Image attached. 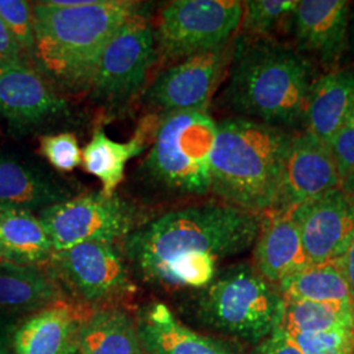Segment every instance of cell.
<instances>
[{"label":"cell","instance_id":"cell-1","mask_svg":"<svg viewBox=\"0 0 354 354\" xmlns=\"http://www.w3.org/2000/svg\"><path fill=\"white\" fill-rule=\"evenodd\" d=\"M261 223L263 214L228 203L188 206L140 225L124 241V253L140 279L163 286L184 261L201 257L222 261L248 251Z\"/></svg>","mask_w":354,"mask_h":354},{"label":"cell","instance_id":"cell-2","mask_svg":"<svg viewBox=\"0 0 354 354\" xmlns=\"http://www.w3.org/2000/svg\"><path fill=\"white\" fill-rule=\"evenodd\" d=\"M140 6L130 0L33 3L36 44L32 64L54 88L89 92L106 45Z\"/></svg>","mask_w":354,"mask_h":354},{"label":"cell","instance_id":"cell-3","mask_svg":"<svg viewBox=\"0 0 354 354\" xmlns=\"http://www.w3.org/2000/svg\"><path fill=\"white\" fill-rule=\"evenodd\" d=\"M313 83V66L301 53L266 38L241 36L232 45L222 102L236 117L294 127L304 122Z\"/></svg>","mask_w":354,"mask_h":354},{"label":"cell","instance_id":"cell-4","mask_svg":"<svg viewBox=\"0 0 354 354\" xmlns=\"http://www.w3.org/2000/svg\"><path fill=\"white\" fill-rule=\"evenodd\" d=\"M292 137L282 127L244 117L219 121L212 152V192L251 213L276 210Z\"/></svg>","mask_w":354,"mask_h":354},{"label":"cell","instance_id":"cell-5","mask_svg":"<svg viewBox=\"0 0 354 354\" xmlns=\"http://www.w3.org/2000/svg\"><path fill=\"white\" fill-rule=\"evenodd\" d=\"M283 310L279 286L264 279L252 263L219 270L196 302V315L206 327L252 345L279 328Z\"/></svg>","mask_w":354,"mask_h":354},{"label":"cell","instance_id":"cell-6","mask_svg":"<svg viewBox=\"0 0 354 354\" xmlns=\"http://www.w3.org/2000/svg\"><path fill=\"white\" fill-rule=\"evenodd\" d=\"M216 122L207 112H176L159 120L142 171L155 187L178 196L212 192Z\"/></svg>","mask_w":354,"mask_h":354},{"label":"cell","instance_id":"cell-7","mask_svg":"<svg viewBox=\"0 0 354 354\" xmlns=\"http://www.w3.org/2000/svg\"><path fill=\"white\" fill-rule=\"evenodd\" d=\"M158 55L153 26L146 6H140L102 53L89 89L91 99L109 109L133 102L146 87Z\"/></svg>","mask_w":354,"mask_h":354},{"label":"cell","instance_id":"cell-8","mask_svg":"<svg viewBox=\"0 0 354 354\" xmlns=\"http://www.w3.org/2000/svg\"><path fill=\"white\" fill-rule=\"evenodd\" d=\"M238 0H175L160 10L153 28L158 54L185 59L230 45L241 28Z\"/></svg>","mask_w":354,"mask_h":354},{"label":"cell","instance_id":"cell-9","mask_svg":"<svg viewBox=\"0 0 354 354\" xmlns=\"http://www.w3.org/2000/svg\"><path fill=\"white\" fill-rule=\"evenodd\" d=\"M54 252L89 241L112 243L138 228V214L122 197L99 193L74 196L39 212Z\"/></svg>","mask_w":354,"mask_h":354},{"label":"cell","instance_id":"cell-10","mask_svg":"<svg viewBox=\"0 0 354 354\" xmlns=\"http://www.w3.org/2000/svg\"><path fill=\"white\" fill-rule=\"evenodd\" d=\"M50 274L89 308L112 307L136 290L122 253L112 243L89 241L53 252Z\"/></svg>","mask_w":354,"mask_h":354},{"label":"cell","instance_id":"cell-11","mask_svg":"<svg viewBox=\"0 0 354 354\" xmlns=\"http://www.w3.org/2000/svg\"><path fill=\"white\" fill-rule=\"evenodd\" d=\"M232 55V45L194 54L168 67L145 92L160 117L176 112H206Z\"/></svg>","mask_w":354,"mask_h":354},{"label":"cell","instance_id":"cell-12","mask_svg":"<svg viewBox=\"0 0 354 354\" xmlns=\"http://www.w3.org/2000/svg\"><path fill=\"white\" fill-rule=\"evenodd\" d=\"M290 212L310 264L339 260L354 241V197L342 189Z\"/></svg>","mask_w":354,"mask_h":354},{"label":"cell","instance_id":"cell-13","mask_svg":"<svg viewBox=\"0 0 354 354\" xmlns=\"http://www.w3.org/2000/svg\"><path fill=\"white\" fill-rule=\"evenodd\" d=\"M67 104L50 82L26 61L0 66V121L32 130L67 113Z\"/></svg>","mask_w":354,"mask_h":354},{"label":"cell","instance_id":"cell-14","mask_svg":"<svg viewBox=\"0 0 354 354\" xmlns=\"http://www.w3.org/2000/svg\"><path fill=\"white\" fill-rule=\"evenodd\" d=\"M335 189H339V178L328 143L306 131L294 136L276 210H292Z\"/></svg>","mask_w":354,"mask_h":354},{"label":"cell","instance_id":"cell-15","mask_svg":"<svg viewBox=\"0 0 354 354\" xmlns=\"http://www.w3.org/2000/svg\"><path fill=\"white\" fill-rule=\"evenodd\" d=\"M298 53L320 62L336 64L349 48L351 3L345 0H302L291 15Z\"/></svg>","mask_w":354,"mask_h":354},{"label":"cell","instance_id":"cell-16","mask_svg":"<svg viewBox=\"0 0 354 354\" xmlns=\"http://www.w3.org/2000/svg\"><path fill=\"white\" fill-rule=\"evenodd\" d=\"M89 311L86 306L61 301L32 314L13 333L15 354H76Z\"/></svg>","mask_w":354,"mask_h":354},{"label":"cell","instance_id":"cell-17","mask_svg":"<svg viewBox=\"0 0 354 354\" xmlns=\"http://www.w3.org/2000/svg\"><path fill=\"white\" fill-rule=\"evenodd\" d=\"M252 266L276 286L310 266L290 210H273L263 214V223L253 244Z\"/></svg>","mask_w":354,"mask_h":354},{"label":"cell","instance_id":"cell-18","mask_svg":"<svg viewBox=\"0 0 354 354\" xmlns=\"http://www.w3.org/2000/svg\"><path fill=\"white\" fill-rule=\"evenodd\" d=\"M73 197L61 178L38 165L0 153V212H41Z\"/></svg>","mask_w":354,"mask_h":354},{"label":"cell","instance_id":"cell-19","mask_svg":"<svg viewBox=\"0 0 354 354\" xmlns=\"http://www.w3.org/2000/svg\"><path fill=\"white\" fill-rule=\"evenodd\" d=\"M140 342L151 354H244L236 344L205 336L177 320L165 304H149L137 320Z\"/></svg>","mask_w":354,"mask_h":354},{"label":"cell","instance_id":"cell-20","mask_svg":"<svg viewBox=\"0 0 354 354\" xmlns=\"http://www.w3.org/2000/svg\"><path fill=\"white\" fill-rule=\"evenodd\" d=\"M353 104V71L335 70L317 77L306 104V133L328 143L348 124Z\"/></svg>","mask_w":354,"mask_h":354},{"label":"cell","instance_id":"cell-21","mask_svg":"<svg viewBox=\"0 0 354 354\" xmlns=\"http://www.w3.org/2000/svg\"><path fill=\"white\" fill-rule=\"evenodd\" d=\"M160 115L152 114L143 120L134 137L127 142H117L109 138L102 129H97L86 147L82 150V165L86 172L102 183L104 196H113L122 183L125 168L133 158L146 149L150 134H155Z\"/></svg>","mask_w":354,"mask_h":354},{"label":"cell","instance_id":"cell-22","mask_svg":"<svg viewBox=\"0 0 354 354\" xmlns=\"http://www.w3.org/2000/svg\"><path fill=\"white\" fill-rule=\"evenodd\" d=\"M64 301L59 283L36 266L0 261V315L37 313Z\"/></svg>","mask_w":354,"mask_h":354},{"label":"cell","instance_id":"cell-23","mask_svg":"<svg viewBox=\"0 0 354 354\" xmlns=\"http://www.w3.org/2000/svg\"><path fill=\"white\" fill-rule=\"evenodd\" d=\"M76 354H146L138 324L117 306L91 308L84 319Z\"/></svg>","mask_w":354,"mask_h":354},{"label":"cell","instance_id":"cell-24","mask_svg":"<svg viewBox=\"0 0 354 354\" xmlns=\"http://www.w3.org/2000/svg\"><path fill=\"white\" fill-rule=\"evenodd\" d=\"M0 247L7 260L26 266H45L53 254L50 238L32 212H0Z\"/></svg>","mask_w":354,"mask_h":354},{"label":"cell","instance_id":"cell-25","mask_svg":"<svg viewBox=\"0 0 354 354\" xmlns=\"http://www.w3.org/2000/svg\"><path fill=\"white\" fill-rule=\"evenodd\" d=\"M279 290L285 301L354 304L339 260L306 266L281 281Z\"/></svg>","mask_w":354,"mask_h":354},{"label":"cell","instance_id":"cell-26","mask_svg":"<svg viewBox=\"0 0 354 354\" xmlns=\"http://www.w3.org/2000/svg\"><path fill=\"white\" fill-rule=\"evenodd\" d=\"M279 328L289 335L354 329V304L285 301Z\"/></svg>","mask_w":354,"mask_h":354},{"label":"cell","instance_id":"cell-27","mask_svg":"<svg viewBox=\"0 0 354 354\" xmlns=\"http://www.w3.org/2000/svg\"><path fill=\"white\" fill-rule=\"evenodd\" d=\"M298 0L241 1V28L244 37L266 38L283 20L290 19Z\"/></svg>","mask_w":354,"mask_h":354},{"label":"cell","instance_id":"cell-28","mask_svg":"<svg viewBox=\"0 0 354 354\" xmlns=\"http://www.w3.org/2000/svg\"><path fill=\"white\" fill-rule=\"evenodd\" d=\"M0 19L23 58L32 64L36 36L30 3L23 0H0Z\"/></svg>","mask_w":354,"mask_h":354},{"label":"cell","instance_id":"cell-29","mask_svg":"<svg viewBox=\"0 0 354 354\" xmlns=\"http://www.w3.org/2000/svg\"><path fill=\"white\" fill-rule=\"evenodd\" d=\"M286 335L304 354H354V329Z\"/></svg>","mask_w":354,"mask_h":354},{"label":"cell","instance_id":"cell-30","mask_svg":"<svg viewBox=\"0 0 354 354\" xmlns=\"http://www.w3.org/2000/svg\"><path fill=\"white\" fill-rule=\"evenodd\" d=\"M39 151L59 172H71L82 165V150L73 133L48 134L39 140Z\"/></svg>","mask_w":354,"mask_h":354},{"label":"cell","instance_id":"cell-31","mask_svg":"<svg viewBox=\"0 0 354 354\" xmlns=\"http://www.w3.org/2000/svg\"><path fill=\"white\" fill-rule=\"evenodd\" d=\"M337 178L339 189L354 197V127L345 125L328 142Z\"/></svg>","mask_w":354,"mask_h":354},{"label":"cell","instance_id":"cell-32","mask_svg":"<svg viewBox=\"0 0 354 354\" xmlns=\"http://www.w3.org/2000/svg\"><path fill=\"white\" fill-rule=\"evenodd\" d=\"M250 354H304L282 330L276 329L266 340L253 346Z\"/></svg>","mask_w":354,"mask_h":354},{"label":"cell","instance_id":"cell-33","mask_svg":"<svg viewBox=\"0 0 354 354\" xmlns=\"http://www.w3.org/2000/svg\"><path fill=\"white\" fill-rule=\"evenodd\" d=\"M26 61L0 19V66Z\"/></svg>","mask_w":354,"mask_h":354},{"label":"cell","instance_id":"cell-34","mask_svg":"<svg viewBox=\"0 0 354 354\" xmlns=\"http://www.w3.org/2000/svg\"><path fill=\"white\" fill-rule=\"evenodd\" d=\"M339 263L342 266L344 277L348 283V288H349L354 302V241L349 245V248L339 259Z\"/></svg>","mask_w":354,"mask_h":354},{"label":"cell","instance_id":"cell-35","mask_svg":"<svg viewBox=\"0 0 354 354\" xmlns=\"http://www.w3.org/2000/svg\"><path fill=\"white\" fill-rule=\"evenodd\" d=\"M349 48H352L354 53V13L351 15V21H349Z\"/></svg>","mask_w":354,"mask_h":354},{"label":"cell","instance_id":"cell-36","mask_svg":"<svg viewBox=\"0 0 354 354\" xmlns=\"http://www.w3.org/2000/svg\"><path fill=\"white\" fill-rule=\"evenodd\" d=\"M0 354H15V352H10V349L3 342H0Z\"/></svg>","mask_w":354,"mask_h":354},{"label":"cell","instance_id":"cell-37","mask_svg":"<svg viewBox=\"0 0 354 354\" xmlns=\"http://www.w3.org/2000/svg\"><path fill=\"white\" fill-rule=\"evenodd\" d=\"M346 125H353L354 127V104L353 108H352V111H351V114H349V120H348V124Z\"/></svg>","mask_w":354,"mask_h":354},{"label":"cell","instance_id":"cell-38","mask_svg":"<svg viewBox=\"0 0 354 354\" xmlns=\"http://www.w3.org/2000/svg\"><path fill=\"white\" fill-rule=\"evenodd\" d=\"M1 260H7V256H6V252L3 251V248L0 247V261H1Z\"/></svg>","mask_w":354,"mask_h":354},{"label":"cell","instance_id":"cell-39","mask_svg":"<svg viewBox=\"0 0 354 354\" xmlns=\"http://www.w3.org/2000/svg\"><path fill=\"white\" fill-rule=\"evenodd\" d=\"M146 354H151V353H149V352H146Z\"/></svg>","mask_w":354,"mask_h":354}]
</instances>
